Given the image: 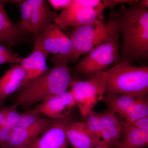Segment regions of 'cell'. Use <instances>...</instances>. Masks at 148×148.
Returning <instances> with one entry per match:
<instances>
[{"instance_id":"cell-12","label":"cell","mask_w":148,"mask_h":148,"mask_svg":"<svg viewBox=\"0 0 148 148\" xmlns=\"http://www.w3.org/2000/svg\"><path fill=\"white\" fill-rule=\"evenodd\" d=\"M26 73L20 64L12 65L0 78V109L6 99L24 86Z\"/></svg>"},{"instance_id":"cell-31","label":"cell","mask_w":148,"mask_h":148,"mask_svg":"<svg viewBox=\"0 0 148 148\" xmlns=\"http://www.w3.org/2000/svg\"><path fill=\"white\" fill-rule=\"evenodd\" d=\"M139 3L141 5L143 6L144 7L148 8V1L147 0H142V1H139Z\"/></svg>"},{"instance_id":"cell-24","label":"cell","mask_w":148,"mask_h":148,"mask_svg":"<svg viewBox=\"0 0 148 148\" xmlns=\"http://www.w3.org/2000/svg\"><path fill=\"white\" fill-rule=\"evenodd\" d=\"M18 105L14 103L13 105L5 107L6 122L5 127L12 131L18 125L22 116V113L18 110Z\"/></svg>"},{"instance_id":"cell-23","label":"cell","mask_w":148,"mask_h":148,"mask_svg":"<svg viewBox=\"0 0 148 148\" xmlns=\"http://www.w3.org/2000/svg\"><path fill=\"white\" fill-rule=\"evenodd\" d=\"M44 118L36 112L34 109L27 111L22 113L21 119L14 128L21 129L31 127L41 121Z\"/></svg>"},{"instance_id":"cell-7","label":"cell","mask_w":148,"mask_h":148,"mask_svg":"<svg viewBox=\"0 0 148 148\" xmlns=\"http://www.w3.org/2000/svg\"><path fill=\"white\" fill-rule=\"evenodd\" d=\"M35 42L48 54L54 55L51 58L53 64L68 66L69 62L74 61L71 40L55 24L41 34L37 35Z\"/></svg>"},{"instance_id":"cell-14","label":"cell","mask_w":148,"mask_h":148,"mask_svg":"<svg viewBox=\"0 0 148 148\" xmlns=\"http://www.w3.org/2000/svg\"><path fill=\"white\" fill-rule=\"evenodd\" d=\"M53 120L45 117L41 121L31 127L12 130L5 148H15L36 141L50 126Z\"/></svg>"},{"instance_id":"cell-15","label":"cell","mask_w":148,"mask_h":148,"mask_svg":"<svg viewBox=\"0 0 148 148\" xmlns=\"http://www.w3.org/2000/svg\"><path fill=\"white\" fill-rule=\"evenodd\" d=\"M68 143L74 148H90L101 146L98 139L83 121H73L67 127Z\"/></svg>"},{"instance_id":"cell-29","label":"cell","mask_w":148,"mask_h":148,"mask_svg":"<svg viewBox=\"0 0 148 148\" xmlns=\"http://www.w3.org/2000/svg\"><path fill=\"white\" fill-rule=\"evenodd\" d=\"M5 107H3L2 108L0 109V126L5 127Z\"/></svg>"},{"instance_id":"cell-10","label":"cell","mask_w":148,"mask_h":148,"mask_svg":"<svg viewBox=\"0 0 148 148\" xmlns=\"http://www.w3.org/2000/svg\"><path fill=\"white\" fill-rule=\"evenodd\" d=\"M74 119L71 114L62 119L53 120L50 126L35 141L32 148H68L66 131Z\"/></svg>"},{"instance_id":"cell-8","label":"cell","mask_w":148,"mask_h":148,"mask_svg":"<svg viewBox=\"0 0 148 148\" xmlns=\"http://www.w3.org/2000/svg\"><path fill=\"white\" fill-rule=\"evenodd\" d=\"M105 9L102 7L96 9L90 8L85 3L84 0H73L68 7L62 10L57 15L54 24L61 29L86 25L102 19Z\"/></svg>"},{"instance_id":"cell-5","label":"cell","mask_w":148,"mask_h":148,"mask_svg":"<svg viewBox=\"0 0 148 148\" xmlns=\"http://www.w3.org/2000/svg\"><path fill=\"white\" fill-rule=\"evenodd\" d=\"M107 71L101 72L86 81H75L70 91L82 116L87 115L105 95Z\"/></svg>"},{"instance_id":"cell-19","label":"cell","mask_w":148,"mask_h":148,"mask_svg":"<svg viewBox=\"0 0 148 148\" xmlns=\"http://www.w3.org/2000/svg\"><path fill=\"white\" fill-rule=\"evenodd\" d=\"M136 98L129 95H105L102 101L109 110L123 117L134 105Z\"/></svg>"},{"instance_id":"cell-3","label":"cell","mask_w":148,"mask_h":148,"mask_svg":"<svg viewBox=\"0 0 148 148\" xmlns=\"http://www.w3.org/2000/svg\"><path fill=\"white\" fill-rule=\"evenodd\" d=\"M148 92L147 67L135 66L120 58L107 71L105 95L138 97Z\"/></svg>"},{"instance_id":"cell-11","label":"cell","mask_w":148,"mask_h":148,"mask_svg":"<svg viewBox=\"0 0 148 148\" xmlns=\"http://www.w3.org/2000/svg\"><path fill=\"white\" fill-rule=\"evenodd\" d=\"M49 55V54L35 42L31 54L26 58H21L19 64L26 73L24 86L42 76L47 72L49 69L47 64V59Z\"/></svg>"},{"instance_id":"cell-25","label":"cell","mask_w":148,"mask_h":148,"mask_svg":"<svg viewBox=\"0 0 148 148\" xmlns=\"http://www.w3.org/2000/svg\"><path fill=\"white\" fill-rule=\"evenodd\" d=\"M21 58L18 54L12 52L0 54V65L5 64H19Z\"/></svg>"},{"instance_id":"cell-13","label":"cell","mask_w":148,"mask_h":148,"mask_svg":"<svg viewBox=\"0 0 148 148\" xmlns=\"http://www.w3.org/2000/svg\"><path fill=\"white\" fill-rule=\"evenodd\" d=\"M57 15L49 8L45 0H34L29 24V35L41 34L54 24Z\"/></svg>"},{"instance_id":"cell-26","label":"cell","mask_w":148,"mask_h":148,"mask_svg":"<svg viewBox=\"0 0 148 148\" xmlns=\"http://www.w3.org/2000/svg\"><path fill=\"white\" fill-rule=\"evenodd\" d=\"M73 0H49L48 1L54 9L59 10L67 8L71 4Z\"/></svg>"},{"instance_id":"cell-27","label":"cell","mask_w":148,"mask_h":148,"mask_svg":"<svg viewBox=\"0 0 148 148\" xmlns=\"http://www.w3.org/2000/svg\"><path fill=\"white\" fill-rule=\"evenodd\" d=\"M11 131L5 127L0 126V148H5Z\"/></svg>"},{"instance_id":"cell-6","label":"cell","mask_w":148,"mask_h":148,"mask_svg":"<svg viewBox=\"0 0 148 148\" xmlns=\"http://www.w3.org/2000/svg\"><path fill=\"white\" fill-rule=\"evenodd\" d=\"M70 38L73 45L74 61L110 38L102 19L74 27Z\"/></svg>"},{"instance_id":"cell-20","label":"cell","mask_w":148,"mask_h":148,"mask_svg":"<svg viewBox=\"0 0 148 148\" xmlns=\"http://www.w3.org/2000/svg\"><path fill=\"white\" fill-rule=\"evenodd\" d=\"M102 123L110 136L114 147L119 142L122 131V123L116 114L108 110L100 113Z\"/></svg>"},{"instance_id":"cell-18","label":"cell","mask_w":148,"mask_h":148,"mask_svg":"<svg viewBox=\"0 0 148 148\" xmlns=\"http://www.w3.org/2000/svg\"><path fill=\"white\" fill-rule=\"evenodd\" d=\"M83 120L91 132L94 134L101 147H113L114 144L110 136L103 125L100 113L91 111L82 116Z\"/></svg>"},{"instance_id":"cell-17","label":"cell","mask_w":148,"mask_h":148,"mask_svg":"<svg viewBox=\"0 0 148 148\" xmlns=\"http://www.w3.org/2000/svg\"><path fill=\"white\" fill-rule=\"evenodd\" d=\"M24 37L10 20L3 3L0 1V42L11 46L21 41Z\"/></svg>"},{"instance_id":"cell-16","label":"cell","mask_w":148,"mask_h":148,"mask_svg":"<svg viewBox=\"0 0 148 148\" xmlns=\"http://www.w3.org/2000/svg\"><path fill=\"white\" fill-rule=\"evenodd\" d=\"M122 131L114 148H142L147 147L148 133L140 130L130 123L122 121Z\"/></svg>"},{"instance_id":"cell-22","label":"cell","mask_w":148,"mask_h":148,"mask_svg":"<svg viewBox=\"0 0 148 148\" xmlns=\"http://www.w3.org/2000/svg\"><path fill=\"white\" fill-rule=\"evenodd\" d=\"M34 0L23 1L20 4L21 18L15 24L16 29L25 36L29 35V24L34 8Z\"/></svg>"},{"instance_id":"cell-21","label":"cell","mask_w":148,"mask_h":148,"mask_svg":"<svg viewBox=\"0 0 148 148\" xmlns=\"http://www.w3.org/2000/svg\"><path fill=\"white\" fill-rule=\"evenodd\" d=\"M147 117H148L147 95L137 97L134 105L123 117L125 119V121L132 123Z\"/></svg>"},{"instance_id":"cell-28","label":"cell","mask_w":148,"mask_h":148,"mask_svg":"<svg viewBox=\"0 0 148 148\" xmlns=\"http://www.w3.org/2000/svg\"><path fill=\"white\" fill-rule=\"evenodd\" d=\"M131 123L143 132L148 133V117L138 120Z\"/></svg>"},{"instance_id":"cell-2","label":"cell","mask_w":148,"mask_h":148,"mask_svg":"<svg viewBox=\"0 0 148 148\" xmlns=\"http://www.w3.org/2000/svg\"><path fill=\"white\" fill-rule=\"evenodd\" d=\"M75 81L66 65L54 63L42 76L30 82L16 92L15 103L29 108L33 105L67 91Z\"/></svg>"},{"instance_id":"cell-9","label":"cell","mask_w":148,"mask_h":148,"mask_svg":"<svg viewBox=\"0 0 148 148\" xmlns=\"http://www.w3.org/2000/svg\"><path fill=\"white\" fill-rule=\"evenodd\" d=\"M76 102L71 91H65L42 101L35 110L40 115L52 120L62 119L69 116Z\"/></svg>"},{"instance_id":"cell-4","label":"cell","mask_w":148,"mask_h":148,"mask_svg":"<svg viewBox=\"0 0 148 148\" xmlns=\"http://www.w3.org/2000/svg\"><path fill=\"white\" fill-rule=\"evenodd\" d=\"M119 37V35L110 37L108 40L87 53L72 70L90 78L104 71L111 64H116L121 58Z\"/></svg>"},{"instance_id":"cell-32","label":"cell","mask_w":148,"mask_h":148,"mask_svg":"<svg viewBox=\"0 0 148 148\" xmlns=\"http://www.w3.org/2000/svg\"><path fill=\"white\" fill-rule=\"evenodd\" d=\"M90 148H114V147H101V146H96Z\"/></svg>"},{"instance_id":"cell-30","label":"cell","mask_w":148,"mask_h":148,"mask_svg":"<svg viewBox=\"0 0 148 148\" xmlns=\"http://www.w3.org/2000/svg\"><path fill=\"white\" fill-rule=\"evenodd\" d=\"M10 49L5 46L4 45L0 44V54L1 53H11Z\"/></svg>"},{"instance_id":"cell-1","label":"cell","mask_w":148,"mask_h":148,"mask_svg":"<svg viewBox=\"0 0 148 148\" xmlns=\"http://www.w3.org/2000/svg\"><path fill=\"white\" fill-rule=\"evenodd\" d=\"M105 26L110 37L122 38L121 59L131 64L148 56V9L139 1L122 4L110 14Z\"/></svg>"}]
</instances>
